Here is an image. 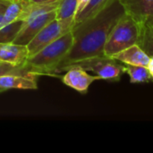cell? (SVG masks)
<instances>
[{"mask_svg": "<svg viewBox=\"0 0 153 153\" xmlns=\"http://www.w3.org/2000/svg\"><path fill=\"white\" fill-rule=\"evenodd\" d=\"M11 0H0V12L5 11Z\"/></svg>", "mask_w": 153, "mask_h": 153, "instance_id": "cell-20", "label": "cell"}, {"mask_svg": "<svg viewBox=\"0 0 153 153\" xmlns=\"http://www.w3.org/2000/svg\"><path fill=\"white\" fill-rule=\"evenodd\" d=\"M29 57L27 46L13 42L0 43V61L14 65H26Z\"/></svg>", "mask_w": 153, "mask_h": 153, "instance_id": "cell-10", "label": "cell"}, {"mask_svg": "<svg viewBox=\"0 0 153 153\" xmlns=\"http://www.w3.org/2000/svg\"><path fill=\"white\" fill-rule=\"evenodd\" d=\"M32 3H49V2H55L57 0H30Z\"/></svg>", "mask_w": 153, "mask_h": 153, "instance_id": "cell-22", "label": "cell"}, {"mask_svg": "<svg viewBox=\"0 0 153 153\" xmlns=\"http://www.w3.org/2000/svg\"><path fill=\"white\" fill-rule=\"evenodd\" d=\"M147 68H148L150 74H152V76L153 78V56L150 57V61H149V63L147 65Z\"/></svg>", "mask_w": 153, "mask_h": 153, "instance_id": "cell-21", "label": "cell"}, {"mask_svg": "<svg viewBox=\"0 0 153 153\" xmlns=\"http://www.w3.org/2000/svg\"><path fill=\"white\" fill-rule=\"evenodd\" d=\"M30 72L26 65H14L8 63L0 61V76L6 74H21Z\"/></svg>", "mask_w": 153, "mask_h": 153, "instance_id": "cell-18", "label": "cell"}, {"mask_svg": "<svg viewBox=\"0 0 153 153\" xmlns=\"http://www.w3.org/2000/svg\"><path fill=\"white\" fill-rule=\"evenodd\" d=\"M78 0H61L56 9V19L65 31L72 30L77 12Z\"/></svg>", "mask_w": 153, "mask_h": 153, "instance_id": "cell-12", "label": "cell"}, {"mask_svg": "<svg viewBox=\"0 0 153 153\" xmlns=\"http://www.w3.org/2000/svg\"><path fill=\"white\" fill-rule=\"evenodd\" d=\"M24 22L16 20L0 28V43H11L20 32Z\"/></svg>", "mask_w": 153, "mask_h": 153, "instance_id": "cell-17", "label": "cell"}, {"mask_svg": "<svg viewBox=\"0 0 153 153\" xmlns=\"http://www.w3.org/2000/svg\"><path fill=\"white\" fill-rule=\"evenodd\" d=\"M123 64L132 65H143L147 66L150 56L144 52V50L138 45H133L115 55L110 56Z\"/></svg>", "mask_w": 153, "mask_h": 153, "instance_id": "cell-11", "label": "cell"}, {"mask_svg": "<svg viewBox=\"0 0 153 153\" xmlns=\"http://www.w3.org/2000/svg\"><path fill=\"white\" fill-rule=\"evenodd\" d=\"M4 91H5V90L0 87V93H1V92H4Z\"/></svg>", "mask_w": 153, "mask_h": 153, "instance_id": "cell-25", "label": "cell"}, {"mask_svg": "<svg viewBox=\"0 0 153 153\" xmlns=\"http://www.w3.org/2000/svg\"><path fill=\"white\" fill-rule=\"evenodd\" d=\"M74 44L72 30L42 48L35 55L28 57L26 65L37 75L55 76V71L66 56Z\"/></svg>", "mask_w": 153, "mask_h": 153, "instance_id": "cell-2", "label": "cell"}, {"mask_svg": "<svg viewBox=\"0 0 153 153\" xmlns=\"http://www.w3.org/2000/svg\"><path fill=\"white\" fill-rule=\"evenodd\" d=\"M65 32L67 31L64 30L60 22L56 18L51 21L26 45L29 52V57L60 38Z\"/></svg>", "mask_w": 153, "mask_h": 153, "instance_id": "cell-6", "label": "cell"}, {"mask_svg": "<svg viewBox=\"0 0 153 153\" xmlns=\"http://www.w3.org/2000/svg\"><path fill=\"white\" fill-rule=\"evenodd\" d=\"M125 13L143 23L153 16V0H118Z\"/></svg>", "mask_w": 153, "mask_h": 153, "instance_id": "cell-9", "label": "cell"}, {"mask_svg": "<svg viewBox=\"0 0 153 153\" xmlns=\"http://www.w3.org/2000/svg\"><path fill=\"white\" fill-rule=\"evenodd\" d=\"M56 18V10H54L24 22L20 32L14 39L13 43L26 46L45 26Z\"/></svg>", "mask_w": 153, "mask_h": 153, "instance_id": "cell-7", "label": "cell"}, {"mask_svg": "<svg viewBox=\"0 0 153 153\" xmlns=\"http://www.w3.org/2000/svg\"><path fill=\"white\" fill-rule=\"evenodd\" d=\"M138 45L150 57L153 56V24L147 22L143 23Z\"/></svg>", "mask_w": 153, "mask_h": 153, "instance_id": "cell-16", "label": "cell"}, {"mask_svg": "<svg viewBox=\"0 0 153 153\" xmlns=\"http://www.w3.org/2000/svg\"><path fill=\"white\" fill-rule=\"evenodd\" d=\"M111 1L112 0H91L86 7L75 17L74 25L92 18L101 10H103Z\"/></svg>", "mask_w": 153, "mask_h": 153, "instance_id": "cell-14", "label": "cell"}, {"mask_svg": "<svg viewBox=\"0 0 153 153\" xmlns=\"http://www.w3.org/2000/svg\"><path fill=\"white\" fill-rule=\"evenodd\" d=\"M64 72L65 74L61 77L63 83L82 94H86L90 86L95 81L100 80L99 76L89 74L88 71L76 65L66 66Z\"/></svg>", "mask_w": 153, "mask_h": 153, "instance_id": "cell-5", "label": "cell"}, {"mask_svg": "<svg viewBox=\"0 0 153 153\" xmlns=\"http://www.w3.org/2000/svg\"><path fill=\"white\" fill-rule=\"evenodd\" d=\"M72 65H79L86 71L93 73V74L99 76L100 80L109 82H119L122 75L125 74L124 64L105 55L84 59Z\"/></svg>", "mask_w": 153, "mask_h": 153, "instance_id": "cell-4", "label": "cell"}, {"mask_svg": "<svg viewBox=\"0 0 153 153\" xmlns=\"http://www.w3.org/2000/svg\"><path fill=\"white\" fill-rule=\"evenodd\" d=\"M125 14L118 0H112L103 10L72 28L74 44L55 71V75L64 69L84 59L104 56V47L115 24Z\"/></svg>", "mask_w": 153, "mask_h": 153, "instance_id": "cell-1", "label": "cell"}, {"mask_svg": "<svg viewBox=\"0 0 153 153\" xmlns=\"http://www.w3.org/2000/svg\"><path fill=\"white\" fill-rule=\"evenodd\" d=\"M91 0H78V6H77V12H76V15L75 17L86 7V5L89 4Z\"/></svg>", "mask_w": 153, "mask_h": 153, "instance_id": "cell-19", "label": "cell"}, {"mask_svg": "<svg viewBox=\"0 0 153 153\" xmlns=\"http://www.w3.org/2000/svg\"><path fill=\"white\" fill-rule=\"evenodd\" d=\"M146 22H149V23H152V24H153V16L152 17H151L149 20H147Z\"/></svg>", "mask_w": 153, "mask_h": 153, "instance_id": "cell-24", "label": "cell"}, {"mask_svg": "<svg viewBox=\"0 0 153 153\" xmlns=\"http://www.w3.org/2000/svg\"><path fill=\"white\" fill-rule=\"evenodd\" d=\"M124 72L128 74L132 83L149 82L153 79L147 66L143 65H132L124 64Z\"/></svg>", "mask_w": 153, "mask_h": 153, "instance_id": "cell-15", "label": "cell"}, {"mask_svg": "<svg viewBox=\"0 0 153 153\" xmlns=\"http://www.w3.org/2000/svg\"><path fill=\"white\" fill-rule=\"evenodd\" d=\"M38 76L32 72L21 74H6L0 76V87L5 91L10 89L37 90Z\"/></svg>", "mask_w": 153, "mask_h": 153, "instance_id": "cell-8", "label": "cell"}, {"mask_svg": "<svg viewBox=\"0 0 153 153\" xmlns=\"http://www.w3.org/2000/svg\"><path fill=\"white\" fill-rule=\"evenodd\" d=\"M143 23L126 13L113 27L104 47V55H113L139 43Z\"/></svg>", "mask_w": 153, "mask_h": 153, "instance_id": "cell-3", "label": "cell"}, {"mask_svg": "<svg viewBox=\"0 0 153 153\" xmlns=\"http://www.w3.org/2000/svg\"><path fill=\"white\" fill-rule=\"evenodd\" d=\"M4 11L0 12V26H1L2 22H3V20H4Z\"/></svg>", "mask_w": 153, "mask_h": 153, "instance_id": "cell-23", "label": "cell"}, {"mask_svg": "<svg viewBox=\"0 0 153 153\" xmlns=\"http://www.w3.org/2000/svg\"><path fill=\"white\" fill-rule=\"evenodd\" d=\"M61 0L49 2V3H32L29 0L27 5L25 6L20 16V20L26 22L32 18L37 17L38 15L56 10Z\"/></svg>", "mask_w": 153, "mask_h": 153, "instance_id": "cell-13", "label": "cell"}]
</instances>
